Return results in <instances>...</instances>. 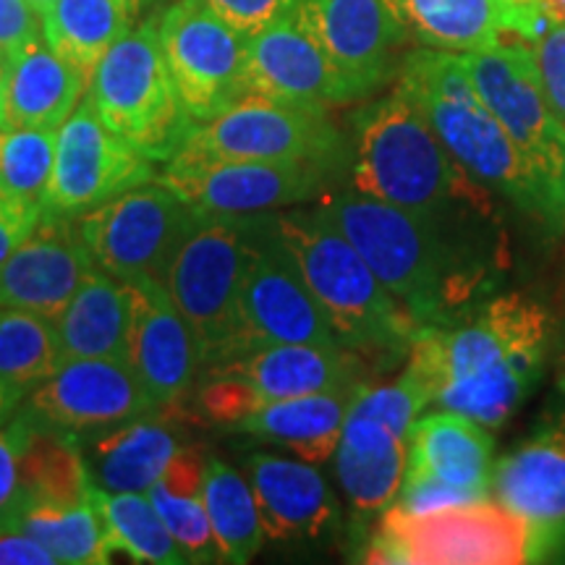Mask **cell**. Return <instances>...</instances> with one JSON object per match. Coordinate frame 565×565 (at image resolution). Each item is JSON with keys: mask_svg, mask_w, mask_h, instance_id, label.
<instances>
[{"mask_svg": "<svg viewBox=\"0 0 565 565\" xmlns=\"http://www.w3.org/2000/svg\"><path fill=\"white\" fill-rule=\"evenodd\" d=\"M419 328L463 320L498 288L505 252L471 242L359 189L335 186L317 200Z\"/></svg>", "mask_w": 565, "mask_h": 565, "instance_id": "1", "label": "cell"}, {"mask_svg": "<svg viewBox=\"0 0 565 565\" xmlns=\"http://www.w3.org/2000/svg\"><path fill=\"white\" fill-rule=\"evenodd\" d=\"M553 341L555 324L540 301L492 294L463 320L419 328L406 364L433 406L498 429L540 385Z\"/></svg>", "mask_w": 565, "mask_h": 565, "instance_id": "2", "label": "cell"}, {"mask_svg": "<svg viewBox=\"0 0 565 565\" xmlns=\"http://www.w3.org/2000/svg\"><path fill=\"white\" fill-rule=\"evenodd\" d=\"M351 186L424 221L503 249L494 194L437 139L416 103L395 84L391 95L351 116Z\"/></svg>", "mask_w": 565, "mask_h": 565, "instance_id": "3", "label": "cell"}, {"mask_svg": "<svg viewBox=\"0 0 565 565\" xmlns=\"http://www.w3.org/2000/svg\"><path fill=\"white\" fill-rule=\"evenodd\" d=\"M273 217L280 242L294 254L338 343L362 353L372 366L408 356L419 324L343 231L320 207L278 210Z\"/></svg>", "mask_w": 565, "mask_h": 565, "instance_id": "4", "label": "cell"}, {"mask_svg": "<svg viewBox=\"0 0 565 565\" xmlns=\"http://www.w3.org/2000/svg\"><path fill=\"white\" fill-rule=\"evenodd\" d=\"M398 87L416 103L437 139L494 196L542 221L540 196L511 137L482 100L458 53H408L398 68Z\"/></svg>", "mask_w": 565, "mask_h": 565, "instance_id": "5", "label": "cell"}, {"mask_svg": "<svg viewBox=\"0 0 565 565\" xmlns=\"http://www.w3.org/2000/svg\"><path fill=\"white\" fill-rule=\"evenodd\" d=\"M265 215L200 212L166 275V291L200 338L204 366L238 351V301Z\"/></svg>", "mask_w": 565, "mask_h": 565, "instance_id": "6", "label": "cell"}, {"mask_svg": "<svg viewBox=\"0 0 565 565\" xmlns=\"http://www.w3.org/2000/svg\"><path fill=\"white\" fill-rule=\"evenodd\" d=\"M482 100L503 124L540 196L542 225L565 228V121L542 89L532 47L498 42L484 51L458 53Z\"/></svg>", "mask_w": 565, "mask_h": 565, "instance_id": "7", "label": "cell"}, {"mask_svg": "<svg viewBox=\"0 0 565 565\" xmlns=\"http://www.w3.org/2000/svg\"><path fill=\"white\" fill-rule=\"evenodd\" d=\"M87 97L108 129L162 166L181 150L194 126L162 55L158 19L134 24L103 55L92 74Z\"/></svg>", "mask_w": 565, "mask_h": 565, "instance_id": "8", "label": "cell"}, {"mask_svg": "<svg viewBox=\"0 0 565 565\" xmlns=\"http://www.w3.org/2000/svg\"><path fill=\"white\" fill-rule=\"evenodd\" d=\"M362 555L366 563L395 565L536 563L532 529L490 498L437 513H408L391 505Z\"/></svg>", "mask_w": 565, "mask_h": 565, "instance_id": "9", "label": "cell"}, {"mask_svg": "<svg viewBox=\"0 0 565 565\" xmlns=\"http://www.w3.org/2000/svg\"><path fill=\"white\" fill-rule=\"evenodd\" d=\"M328 110L249 92L212 121L194 124L179 152L223 160L312 162L343 175L351 166L349 134L338 129Z\"/></svg>", "mask_w": 565, "mask_h": 565, "instance_id": "10", "label": "cell"}, {"mask_svg": "<svg viewBox=\"0 0 565 565\" xmlns=\"http://www.w3.org/2000/svg\"><path fill=\"white\" fill-rule=\"evenodd\" d=\"M196 217L200 210L183 202L171 186L147 181L84 212L79 225L100 270L131 286H166L173 254L179 252Z\"/></svg>", "mask_w": 565, "mask_h": 565, "instance_id": "11", "label": "cell"}, {"mask_svg": "<svg viewBox=\"0 0 565 565\" xmlns=\"http://www.w3.org/2000/svg\"><path fill=\"white\" fill-rule=\"evenodd\" d=\"M158 32L179 100L194 124L212 121L249 95V38L207 0H175L158 19Z\"/></svg>", "mask_w": 565, "mask_h": 565, "instance_id": "12", "label": "cell"}, {"mask_svg": "<svg viewBox=\"0 0 565 565\" xmlns=\"http://www.w3.org/2000/svg\"><path fill=\"white\" fill-rule=\"evenodd\" d=\"M341 175L312 162L223 160L175 152L160 181L183 202L212 215H267L320 200Z\"/></svg>", "mask_w": 565, "mask_h": 565, "instance_id": "13", "label": "cell"}, {"mask_svg": "<svg viewBox=\"0 0 565 565\" xmlns=\"http://www.w3.org/2000/svg\"><path fill=\"white\" fill-rule=\"evenodd\" d=\"M147 181H154V162L108 129L95 103L84 97L55 134V166L45 210L79 217Z\"/></svg>", "mask_w": 565, "mask_h": 565, "instance_id": "14", "label": "cell"}, {"mask_svg": "<svg viewBox=\"0 0 565 565\" xmlns=\"http://www.w3.org/2000/svg\"><path fill=\"white\" fill-rule=\"evenodd\" d=\"M238 353L280 343H338L294 254L280 242L273 212L259 231L238 301ZM233 359V356H231Z\"/></svg>", "mask_w": 565, "mask_h": 565, "instance_id": "15", "label": "cell"}, {"mask_svg": "<svg viewBox=\"0 0 565 565\" xmlns=\"http://www.w3.org/2000/svg\"><path fill=\"white\" fill-rule=\"evenodd\" d=\"M160 408L124 359H71L19 404L32 422L89 435Z\"/></svg>", "mask_w": 565, "mask_h": 565, "instance_id": "16", "label": "cell"}, {"mask_svg": "<svg viewBox=\"0 0 565 565\" xmlns=\"http://www.w3.org/2000/svg\"><path fill=\"white\" fill-rule=\"evenodd\" d=\"M299 13L353 103L385 87L401 68L395 55L412 34L387 0H301Z\"/></svg>", "mask_w": 565, "mask_h": 565, "instance_id": "17", "label": "cell"}, {"mask_svg": "<svg viewBox=\"0 0 565 565\" xmlns=\"http://www.w3.org/2000/svg\"><path fill=\"white\" fill-rule=\"evenodd\" d=\"M492 498L532 529L536 563L565 555V412L494 463Z\"/></svg>", "mask_w": 565, "mask_h": 565, "instance_id": "18", "label": "cell"}, {"mask_svg": "<svg viewBox=\"0 0 565 565\" xmlns=\"http://www.w3.org/2000/svg\"><path fill=\"white\" fill-rule=\"evenodd\" d=\"M95 267L79 217L45 210L30 236L0 265V307L55 320Z\"/></svg>", "mask_w": 565, "mask_h": 565, "instance_id": "19", "label": "cell"}, {"mask_svg": "<svg viewBox=\"0 0 565 565\" xmlns=\"http://www.w3.org/2000/svg\"><path fill=\"white\" fill-rule=\"evenodd\" d=\"M249 92L275 100L322 105L353 103L333 61L303 24L299 9L249 38Z\"/></svg>", "mask_w": 565, "mask_h": 565, "instance_id": "20", "label": "cell"}, {"mask_svg": "<svg viewBox=\"0 0 565 565\" xmlns=\"http://www.w3.org/2000/svg\"><path fill=\"white\" fill-rule=\"evenodd\" d=\"M137 288L129 341V364L158 406H179L200 377L204 353L189 324L160 282Z\"/></svg>", "mask_w": 565, "mask_h": 565, "instance_id": "21", "label": "cell"}, {"mask_svg": "<svg viewBox=\"0 0 565 565\" xmlns=\"http://www.w3.org/2000/svg\"><path fill=\"white\" fill-rule=\"evenodd\" d=\"M207 372L233 374L249 385L259 406H265L370 383L372 364L343 343H280L238 353L228 362L207 366Z\"/></svg>", "mask_w": 565, "mask_h": 565, "instance_id": "22", "label": "cell"}, {"mask_svg": "<svg viewBox=\"0 0 565 565\" xmlns=\"http://www.w3.org/2000/svg\"><path fill=\"white\" fill-rule=\"evenodd\" d=\"M408 34L424 47L471 53L503 42V34L536 40L550 21L536 6L513 0H387Z\"/></svg>", "mask_w": 565, "mask_h": 565, "instance_id": "23", "label": "cell"}, {"mask_svg": "<svg viewBox=\"0 0 565 565\" xmlns=\"http://www.w3.org/2000/svg\"><path fill=\"white\" fill-rule=\"evenodd\" d=\"M181 445L179 406H160L79 440L92 484L108 492H147L166 475Z\"/></svg>", "mask_w": 565, "mask_h": 565, "instance_id": "24", "label": "cell"}, {"mask_svg": "<svg viewBox=\"0 0 565 565\" xmlns=\"http://www.w3.org/2000/svg\"><path fill=\"white\" fill-rule=\"evenodd\" d=\"M265 540H317L341 524V505L328 479L309 461L275 454H254L246 461Z\"/></svg>", "mask_w": 565, "mask_h": 565, "instance_id": "25", "label": "cell"}, {"mask_svg": "<svg viewBox=\"0 0 565 565\" xmlns=\"http://www.w3.org/2000/svg\"><path fill=\"white\" fill-rule=\"evenodd\" d=\"M492 475L494 440L484 424L445 408L416 419L404 482H435L471 500H487Z\"/></svg>", "mask_w": 565, "mask_h": 565, "instance_id": "26", "label": "cell"}, {"mask_svg": "<svg viewBox=\"0 0 565 565\" xmlns=\"http://www.w3.org/2000/svg\"><path fill=\"white\" fill-rule=\"evenodd\" d=\"M412 437L351 408L335 450V475L359 521L380 519L404 487Z\"/></svg>", "mask_w": 565, "mask_h": 565, "instance_id": "27", "label": "cell"}, {"mask_svg": "<svg viewBox=\"0 0 565 565\" xmlns=\"http://www.w3.org/2000/svg\"><path fill=\"white\" fill-rule=\"evenodd\" d=\"M87 92L89 76L61 58L42 34L9 61L0 126L58 131Z\"/></svg>", "mask_w": 565, "mask_h": 565, "instance_id": "28", "label": "cell"}, {"mask_svg": "<svg viewBox=\"0 0 565 565\" xmlns=\"http://www.w3.org/2000/svg\"><path fill=\"white\" fill-rule=\"evenodd\" d=\"M137 288L95 267L74 299L55 317L61 364L71 359H124L129 341Z\"/></svg>", "mask_w": 565, "mask_h": 565, "instance_id": "29", "label": "cell"}, {"mask_svg": "<svg viewBox=\"0 0 565 565\" xmlns=\"http://www.w3.org/2000/svg\"><path fill=\"white\" fill-rule=\"evenodd\" d=\"M364 385L338 387L328 393L299 395V398L273 401L246 416L238 429L254 435L257 440L280 445L296 454L301 461L328 463L335 458L341 443L345 419H349L353 401L364 391Z\"/></svg>", "mask_w": 565, "mask_h": 565, "instance_id": "30", "label": "cell"}, {"mask_svg": "<svg viewBox=\"0 0 565 565\" xmlns=\"http://www.w3.org/2000/svg\"><path fill=\"white\" fill-rule=\"evenodd\" d=\"M137 24L129 0H55L42 13L45 40L82 74H95L103 55Z\"/></svg>", "mask_w": 565, "mask_h": 565, "instance_id": "31", "label": "cell"}, {"mask_svg": "<svg viewBox=\"0 0 565 565\" xmlns=\"http://www.w3.org/2000/svg\"><path fill=\"white\" fill-rule=\"evenodd\" d=\"M17 529L26 532L55 557L68 565H105L116 553L110 545L95 500L84 503H30L21 511Z\"/></svg>", "mask_w": 565, "mask_h": 565, "instance_id": "32", "label": "cell"}, {"mask_svg": "<svg viewBox=\"0 0 565 565\" xmlns=\"http://www.w3.org/2000/svg\"><path fill=\"white\" fill-rule=\"evenodd\" d=\"M24 414V412H21ZM24 487L30 503H84L92 498V479L76 435L32 422L24 450Z\"/></svg>", "mask_w": 565, "mask_h": 565, "instance_id": "33", "label": "cell"}, {"mask_svg": "<svg viewBox=\"0 0 565 565\" xmlns=\"http://www.w3.org/2000/svg\"><path fill=\"white\" fill-rule=\"evenodd\" d=\"M204 505H207L212 532L221 545L223 563H249L265 542V529L249 479H244L221 458H210L207 479H204Z\"/></svg>", "mask_w": 565, "mask_h": 565, "instance_id": "34", "label": "cell"}, {"mask_svg": "<svg viewBox=\"0 0 565 565\" xmlns=\"http://www.w3.org/2000/svg\"><path fill=\"white\" fill-rule=\"evenodd\" d=\"M61 364V345L51 317L0 307V385L24 401Z\"/></svg>", "mask_w": 565, "mask_h": 565, "instance_id": "35", "label": "cell"}, {"mask_svg": "<svg viewBox=\"0 0 565 565\" xmlns=\"http://www.w3.org/2000/svg\"><path fill=\"white\" fill-rule=\"evenodd\" d=\"M92 500L108 526L113 550H121L137 563H189L147 492H108L92 487Z\"/></svg>", "mask_w": 565, "mask_h": 565, "instance_id": "36", "label": "cell"}, {"mask_svg": "<svg viewBox=\"0 0 565 565\" xmlns=\"http://www.w3.org/2000/svg\"><path fill=\"white\" fill-rule=\"evenodd\" d=\"M55 134L0 126V192L45 210L55 166Z\"/></svg>", "mask_w": 565, "mask_h": 565, "instance_id": "37", "label": "cell"}, {"mask_svg": "<svg viewBox=\"0 0 565 565\" xmlns=\"http://www.w3.org/2000/svg\"><path fill=\"white\" fill-rule=\"evenodd\" d=\"M154 511L166 521L168 532L179 542L189 563H223L221 545L212 532L204 492H173L166 484L154 482L147 490Z\"/></svg>", "mask_w": 565, "mask_h": 565, "instance_id": "38", "label": "cell"}, {"mask_svg": "<svg viewBox=\"0 0 565 565\" xmlns=\"http://www.w3.org/2000/svg\"><path fill=\"white\" fill-rule=\"evenodd\" d=\"M30 433L32 419L19 408L9 422L0 424V532L17 529L19 515L26 508L24 450Z\"/></svg>", "mask_w": 565, "mask_h": 565, "instance_id": "39", "label": "cell"}, {"mask_svg": "<svg viewBox=\"0 0 565 565\" xmlns=\"http://www.w3.org/2000/svg\"><path fill=\"white\" fill-rule=\"evenodd\" d=\"M542 89L565 121V24H550L542 38L529 40Z\"/></svg>", "mask_w": 565, "mask_h": 565, "instance_id": "40", "label": "cell"}, {"mask_svg": "<svg viewBox=\"0 0 565 565\" xmlns=\"http://www.w3.org/2000/svg\"><path fill=\"white\" fill-rule=\"evenodd\" d=\"M207 3L231 26L252 38V34L265 30L267 24L286 17V13H294L301 0H207Z\"/></svg>", "mask_w": 565, "mask_h": 565, "instance_id": "41", "label": "cell"}, {"mask_svg": "<svg viewBox=\"0 0 565 565\" xmlns=\"http://www.w3.org/2000/svg\"><path fill=\"white\" fill-rule=\"evenodd\" d=\"M42 34V13L30 0H0V58L11 61Z\"/></svg>", "mask_w": 565, "mask_h": 565, "instance_id": "42", "label": "cell"}, {"mask_svg": "<svg viewBox=\"0 0 565 565\" xmlns=\"http://www.w3.org/2000/svg\"><path fill=\"white\" fill-rule=\"evenodd\" d=\"M40 207H32V204H24L13 196L0 192V265L11 257L13 249L30 236L34 225L42 217Z\"/></svg>", "mask_w": 565, "mask_h": 565, "instance_id": "43", "label": "cell"}, {"mask_svg": "<svg viewBox=\"0 0 565 565\" xmlns=\"http://www.w3.org/2000/svg\"><path fill=\"white\" fill-rule=\"evenodd\" d=\"M55 557L21 529L0 532V565H53Z\"/></svg>", "mask_w": 565, "mask_h": 565, "instance_id": "44", "label": "cell"}, {"mask_svg": "<svg viewBox=\"0 0 565 565\" xmlns=\"http://www.w3.org/2000/svg\"><path fill=\"white\" fill-rule=\"evenodd\" d=\"M540 11L550 24H565V0H540Z\"/></svg>", "mask_w": 565, "mask_h": 565, "instance_id": "45", "label": "cell"}, {"mask_svg": "<svg viewBox=\"0 0 565 565\" xmlns=\"http://www.w3.org/2000/svg\"><path fill=\"white\" fill-rule=\"evenodd\" d=\"M19 404H21V401L17 398V395L9 393V391H6L3 385H0V424H3V422H9L11 416L17 414Z\"/></svg>", "mask_w": 565, "mask_h": 565, "instance_id": "46", "label": "cell"}, {"mask_svg": "<svg viewBox=\"0 0 565 565\" xmlns=\"http://www.w3.org/2000/svg\"><path fill=\"white\" fill-rule=\"evenodd\" d=\"M152 3H158V0H129V6H131V11L137 13V19H139V13L145 11V9H150Z\"/></svg>", "mask_w": 565, "mask_h": 565, "instance_id": "47", "label": "cell"}, {"mask_svg": "<svg viewBox=\"0 0 565 565\" xmlns=\"http://www.w3.org/2000/svg\"><path fill=\"white\" fill-rule=\"evenodd\" d=\"M6 68H9V61L0 58V105H3V87H6Z\"/></svg>", "mask_w": 565, "mask_h": 565, "instance_id": "48", "label": "cell"}, {"mask_svg": "<svg viewBox=\"0 0 565 565\" xmlns=\"http://www.w3.org/2000/svg\"><path fill=\"white\" fill-rule=\"evenodd\" d=\"M30 3L34 6V9H38L40 13H45L47 9H51V6L55 3V0H30Z\"/></svg>", "mask_w": 565, "mask_h": 565, "instance_id": "49", "label": "cell"}, {"mask_svg": "<svg viewBox=\"0 0 565 565\" xmlns=\"http://www.w3.org/2000/svg\"><path fill=\"white\" fill-rule=\"evenodd\" d=\"M513 3H519V6H536V9H540V0H513Z\"/></svg>", "mask_w": 565, "mask_h": 565, "instance_id": "50", "label": "cell"}]
</instances>
